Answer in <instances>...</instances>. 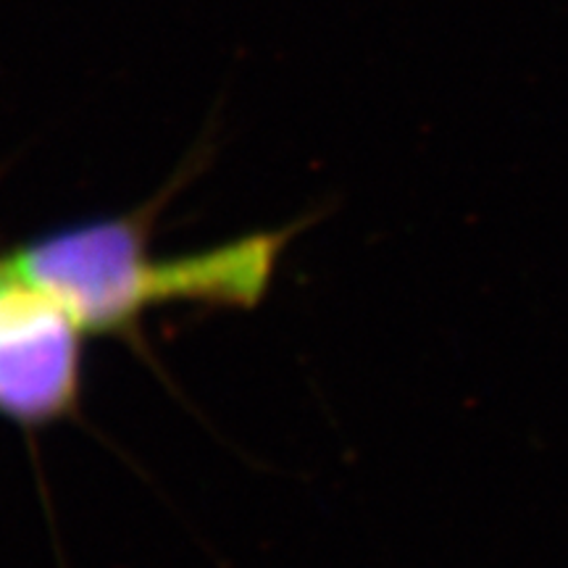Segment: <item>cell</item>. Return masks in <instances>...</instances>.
Returning a JSON list of instances; mask_svg holds the SVG:
<instances>
[{"mask_svg":"<svg viewBox=\"0 0 568 568\" xmlns=\"http://www.w3.org/2000/svg\"><path fill=\"white\" fill-rule=\"evenodd\" d=\"M148 237L145 213L101 219L34 240L9 264L88 335H122L166 303L251 308L266 293L290 232L251 234L176 258L153 255Z\"/></svg>","mask_w":568,"mask_h":568,"instance_id":"6da1fadb","label":"cell"},{"mask_svg":"<svg viewBox=\"0 0 568 568\" xmlns=\"http://www.w3.org/2000/svg\"><path fill=\"white\" fill-rule=\"evenodd\" d=\"M84 335L63 305L0 258V416L42 426L71 414Z\"/></svg>","mask_w":568,"mask_h":568,"instance_id":"7a4b0ae2","label":"cell"}]
</instances>
